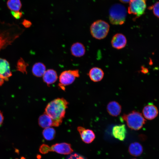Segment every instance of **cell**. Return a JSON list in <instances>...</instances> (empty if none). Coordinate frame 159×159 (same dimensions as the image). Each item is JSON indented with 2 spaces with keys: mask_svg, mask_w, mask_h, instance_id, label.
<instances>
[{
  "mask_svg": "<svg viewBox=\"0 0 159 159\" xmlns=\"http://www.w3.org/2000/svg\"><path fill=\"white\" fill-rule=\"evenodd\" d=\"M69 102L63 98H58L49 102L45 108L44 113L52 119L53 126H59L65 117Z\"/></svg>",
  "mask_w": 159,
  "mask_h": 159,
  "instance_id": "obj_1",
  "label": "cell"
},
{
  "mask_svg": "<svg viewBox=\"0 0 159 159\" xmlns=\"http://www.w3.org/2000/svg\"><path fill=\"white\" fill-rule=\"evenodd\" d=\"M127 12L125 7L119 4H115L109 10V19L113 25H122L125 22Z\"/></svg>",
  "mask_w": 159,
  "mask_h": 159,
  "instance_id": "obj_2",
  "label": "cell"
},
{
  "mask_svg": "<svg viewBox=\"0 0 159 159\" xmlns=\"http://www.w3.org/2000/svg\"><path fill=\"white\" fill-rule=\"evenodd\" d=\"M122 118L129 128L135 130L141 128L145 122V120L142 114L135 111L124 114Z\"/></svg>",
  "mask_w": 159,
  "mask_h": 159,
  "instance_id": "obj_3",
  "label": "cell"
},
{
  "mask_svg": "<svg viewBox=\"0 0 159 159\" xmlns=\"http://www.w3.org/2000/svg\"><path fill=\"white\" fill-rule=\"evenodd\" d=\"M110 29L109 24L106 21L99 20L91 25L90 31L93 37L98 39L105 38L107 35Z\"/></svg>",
  "mask_w": 159,
  "mask_h": 159,
  "instance_id": "obj_4",
  "label": "cell"
},
{
  "mask_svg": "<svg viewBox=\"0 0 159 159\" xmlns=\"http://www.w3.org/2000/svg\"><path fill=\"white\" fill-rule=\"evenodd\" d=\"M39 150V152L43 154L52 151L60 154L68 155L73 151L71 144L66 143H56L51 147L45 144H42L40 146Z\"/></svg>",
  "mask_w": 159,
  "mask_h": 159,
  "instance_id": "obj_5",
  "label": "cell"
},
{
  "mask_svg": "<svg viewBox=\"0 0 159 159\" xmlns=\"http://www.w3.org/2000/svg\"><path fill=\"white\" fill-rule=\"evenodd\" d=\"M80 77L78 70H65L61 73L59 76V87L63 90L65 87L72 84L77 78Z\"/></svg>",
  "mask_w": 159,
  "mask_h": 159,
  "instance_id": "obj_6",
  "label": "cell"
},
{
  "mask_svg": "<svg viewBox=\"0 0 159 159\" xmlns=\"http://www.w3.org/2000/svg\"><path fill=\"white\" fill-rule=\"evenodd\" d=\"M146 0H131L129 2L128 12L139 17L145 12L146 5Z\"/></svg>",
  "mask_w": 159,
  "mask_h": 159,
  "instance_id": "obj_7",
  "label": "cell"
},
{
  "mask_svg": "<svg viewBox=\"0 0 159 159\" xmlns=\"http://www.w3.org/2000/svg\"><path fill=\"white\" fill-rule=\"evenodd\" d=\"M77 130L79 133L82 140L85 143L89 144L95 139V136L93 131L90 129H86L82 126H78Z\"/></svg>",
  "mask_w": 159,
  "mask_h": 159,
  "instance_id": "obj_8",
  "label": "cell"
},
{
  "mask_svg": "<svg viewBox=\"0 0 159 159\" xmlns=\"http://www.w3.org/2000/svg\"><path fill=\"white\" fill-rule=\"evenodd\" d=\"M126 37L121 33H117L112 37L111 41V44L113 48L120 49L124 48L127 44Z\"/></svg>",
  "mask_w": 159,
  "mask_h": 159,
  "instance_id": "obj_9",
  "label": "cell"
},
{
  "mask_svg": "<svg viewBox=\"0 0 159 159\" xmlns=\"http://www.w3.org/2000/svg\"><path fill=\"white\" fill-rule=\"evenodd\" d=\"M12 75L9 62L5 59L0 58V77L8 81Z\"/></svg>",
  "mask_w": 159,
  "mask_h": 159,
  "instance_id": "obj_10",
  "label": "cell"
},
{
  "mask_svg": "<svg viewBox=\"0 0 159 159\" xmlns=\"http://www.w3.org/2000/svg\"><path fill=\"white\" fill-rule=\"evenodd\" d=\"M143 116L145 119L151 120L158 115V111L157 107L152 103H149L145 106L143 110Z\"/></svg>",
  "mask_w": 159,
  "mask_h": 159,
  "instance_id": "obj_11",
  "label": "cell"
},
{
  "mask_svg": "<svg viewBox=\"0 0 159 159\" xmlns=\"http://www.w3.org/2000/svg\"><path fill=\"white\" fill-rule=\"evenodd\" d=\"M112 133L115 138L120 141H123L127 133L125 125L122 124L115 126L112 129Z\"/></svg>",
  "mask_w": 159,
  "mask_h": 159,
  "instance_id": "obj_12",
  "label": "cell"
},
{
  "mask_svg": "<svg viewBox=\"0 0 159 159\" xmlns=\"http://www.w3.org/2000/svg\"><path fill=\"white\" fill-rule=\"evenodd\" d=\"M42 77L44 82L48 86L55 83L58 78L56 71L52 69L46 70Z\"/></svg>",
  "mask_w": 159,
  "mask_h": 159,
  "instance_id": "obj_13",
  "label": "cell"
},
{
  "mask_svg": "<svg viewBox=\"0 0 159 159\" xmlns=\"http://www.w3.org/2000/svg\"><path fill=\"white\" fill-rule=\"evenodd\" d=\"M71 54L76 57H81L84 55L85 49L84 45L79 42L73 43L70 48Z\"/></svg>",
  "mask_w": 159,
  "mask_h": 159,
  "instance_id": "obj_14",
  "label": "cell"
},
{
  "mask_svg": "<svg viewBox=\"0 0 159 159\" xmlns=\"http://www.w3.org/2000/svg\"><path fill=\"white\" fill-rule=\"evenodd\" d=\"M107 111L110 115L116 117L119 115L121 112V105L117 102L112 101L110 102L107 106Z\"/></svg>",
  "mask_w": 159,
  "mask_h": 159,
  "instance_id": "obj_15",
  "label": "cell"
},
{
  "mask_svg": "<svg viewBox=\"0 0 159 159\" xmlns=\"http://www.w3.org/2000/svg\"><path fill=\"white\" fill-rule=\"evenodd\" d=\"M88 75L90 80L95 82L100 81L103 78L104 73L101 68L93 67L90 69Z\"/></svg>",
  "mask_w": 159,
  "mask_h": 159,
  "instance_id": "obj_16",
  "label": "cell"
},
{
  "mask_svg": "<svg viewBox=\"0 0 159 159\" xmlns=\"http://www.w3.org/2000/svg\"><path fill=\"white\" fill-rule=\"evenodd\" d=\"M38 122L39 126L44 128L52 127L53 125L51 118L44 113L39 117Z\"/></svg>",
  "mask_w": 159,
  "mask_h": 159,
  "instance_id": "obj_17",
  "label": "cell"
},
{
  "mask_svg": "<svg viewBox=\"0 0 159 159\" xmlns=\"http://www.w3.org/2000/svg\"><path fill=\"white\" fill-rule=\"evenodd\" d=\"M46 70L45 65L41 62L35 63L32 68V72L33 75L37 77L43 76Z\"/></svg>",
  "mask_w": 159,
  "mask_h": 159,
  "instance_id": "obj_18",
  "label": "cell"
},
{
  "mask_svg": "<svg viewBox=\"0 0 159 159\" xmlns=\"http://www.w3.org/2000/svg\"><path fill=\"white\" fill-rule=\"evenodd\" d=\"M130 154L138 156L141 154L143 152V148L142 145L139 143L134 142L130 144L128 148Z\"/></svg>",
  "mask_w": 159,
  "mask_h": 159,
  "instance_id": "obj_19",
  "label": "cell"
},
{
  "mask_svg": "<svg viewBox=\"0 0 159 159\" xmlns=\"http://www.w3.org/2000/svg\"><path fill=\"white\" fill-rule=\"evenodd\" d=\"M42 135L44 138L46 140H53L55 136V130L52 127L44 128L42 132Z\"/></svg>",
  "mask_w": 159,
  "mask_h": 159,
  "instance_id": "obj_20",
  "label": "cell"
},
{
  "mask_svg": "<svg viewBox=\"0 0 159 159\" xmlns=\"http://www.w3.org/2000/svg\"><path fill=\"white\" fill-rule=\"evenodd\" d=\"M7 4L9 9L13 11H19L21 7L20 0H8Z\"/></svg>",
  "mask_w": 159,
  "mask_h": 159,
  "instance_id": "obj_21",
  "label": "cell"
},
{
  "mask_svg": "<svg viewBox=\"0 0 159 159\" xmlns=\"http://www.w3.org/2000/svg\"><path fill=\"white\" fill-rule=\"evenodd\" d=\"M28 65V64L22 58H21L17 63V70L23 74L27 73L26 68Z\"/></svg>",
  "mask_w": 159,
  "mask_h": 159,
  "instance_id": "obj_22",
  "label": "cell"
},
{
  "mask_svg": "<svg viewBox=\"0 0 159 159\" xmlns=\"http://www.w3.org/2000/svg\"><path fill=\"white\" fill-rule=\"evenodd\" d=\"M150 9H152L153 13L156 17L159 18V1L157 2L149 8Z\"/></svg>",
  "mask_w": 159,
  "mask_h": 159,
  "instance_id": "obj_23",
  "label": "cell"
},
{
  "mask_svg": "<svg viewBox=\"0 0 159 159\" xmlns=\"http://www.w3.org/2000/svg\"><path fill=\"white\" fill-rule=\"evenodd\" d=\"M8 42L7 38L0 34V49L5 46Z\"/></svg>",
  "mask_w": 159,
  "mask_h": 159,
  "instance_id": "obj_24",
  "label": "cell"
},
{
  "mask_svg": "<svg viewBox=\"0 0 159 159\" xmlns=\"http://www.w3.org/2000/svg\"><path fill=\"white\" fill-rule=\"evenodd\" d=\"M67 159H86L80 155L74 153L69 155Z\"/></svg>",
  "mask_w": 159,
  "mask_h": 159,
  "instance_id": "obj_25",
  "label": "cell"
},
{
  "mask_svg": "<svg viewBox=\"0 0 159 159\" xmlns=\"http://www.w3.org/2000/svg\"><path fill=\"white\" fill-rule=\"evenodd\" d=\"M11 13L13 17L17 19H20L22 17L23 15L22 12L19 11H11Z\"/></svg>",
  "mask_w": 159,
  "mask_h": 159,
  "instance_id": "obj_26",
  "label": "cell"
},
{
  "mask_svg": "<svg viewBox=\"0 0 159 159\" xmlns=\"http://www.w3.org/2000/svg\"><path fill=\"white\" fill-rule=\"evenodd\" d=\"M22 24L24 27L26 28L30 27L32 25V23L30 21L25 19L23 20Z\"/></svg>",
  "mask_w": 159,
  "mask_h": 159,
  "instance_id": "obj_27",
  "label": "cell"
},
{
  "mask_svg": "<svg viewBox=\"0 0 159 159\" xmlns=\"http://www.w3.org/2000/svg\"><path fill=\"white\" fill-rule=\"evenodd\" d=\"M4 120V116L2 113L0 111V126L2 124Z\"/></svg>",
  "mask_w": 159,
  "mask_h": 159,
  "instance_id": "obj_28",
  "label": "cell"
},
{
  "mask_svg": "<svg viewBox=\"0 0 159 159\" xmlns=\"http://www.w3.org/2000/svg\"><path fill=\"white\" fill-rule=\"evenodd\" d=\"M120 1L122 3H127L130 2L131 0H120Z\"/></svg>",
  "mask_w": 159,
  "mask_h": 159,
  "instance_id": "obj_29",
  "label": "cell"
},
{
  "mask_svg": "<svg viewBox=\"0 0 159 159\" xmlns=\"http://www.w3.org/2000/svg\"><path fill=\"white\" fill-rule=\"evenodd\" d=\"M4 83V80L0 77V86H1Z\"/></svg>",
  "mask_w": 159,
  "mask_h": 159,
  "instance_id": "obj_30",
  "label": "cell"
},
{
  "mask_svg": "<svg viewBox=\"0 0 159 159\" xmlns=\"http://www.w3.org/2000/svg\"><path fill=\"white\" fill-rule=\"evenodd\" d=\"M135 159V158H134V159Z\"/></svg>",
  "mask_w": 159,
  "mask_h": 159,
  "instance_id": "obj_31",
  "label": "cell"
}]
</instances>
